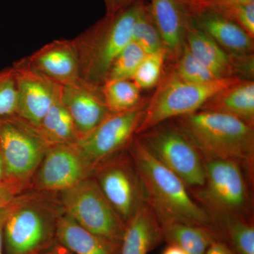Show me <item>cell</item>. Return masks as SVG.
<instances>
[{
    "label": "cell",
    "mask_w": 254,
    "mask_h": 254,
    "mask_svg": "<svg viewBox=\"0 0 254 254\" xmlns=\"http://www.w3.org/2000/svg\"><path fill=\"white\" fill-rule=\"evenodd\" d=\"M127 150L141 177L145 203L160 223L198 225L218 236L208 212L195 201L181 179L157 160L138 137L134 136Z\"/></svg>",
    "instance_id": "1"
},
{
    "label": "cell",
    "mask_w": 254,
    "mask_h": 254,
    "mask_svg": "<svg viewBox=\"0 0 254 254\" xmlns=\"http://www.w3.org/2000/svg\"><path fill=\"white\" fill-rule=\"evenodd\" d=\"M173 120L202 156L235 160L254 174V127L231 115L207 110Z\"/></svg>",
    "instance_id": "2"
},
{
    "label": "cell",
    "mask_w": 254,
    "mask_h": 254,
    "mask_svg": "<svg viewBox=\"0 0 254 254\" xmlns=\"http://www.w3.org/2000/svg\"><path fill=\"white\" fill-rule=\"evenodd\" d=\"M142 1L115 14L105 15L72 39L81 79L103 86L114 60L131 41L132 29Z\"/></svg>",
    "instance_id": "3"
},
{
    "label": "cell",
    "mask_w": 254,
    "mask_h": 254,
    "mask_svg": "<svg viewBox=\"0 0 254 254\" xmlns=\"http://www.w3.org/2000/svg\"><path fill=\"white\" fill-rule=\"evenodd\" d=\"M202 158L204 185L190 193L195 201L208 213L228 214L254 220V174L235 160L205 156Z\"/></svg>",
    "instance_id": "4"
},
{
    "label": "cell",
    "mask_w": 254,
    "mask_h": 254,
    "mask_svg": "<svg viewBox=\"0 0 254 254\" xmlns=\"http://www.w3.org/2000/svg\"><path fill=\"white\" fill-rule=\"evenodd\" d=\"M23 193L14 200L4 230L6 254H36L52 235L64 213L53 193Z\"/></svg>",
    "instance_id": "5"
},
{
    "label": "cell",
    "mask_w": 254,
    "mask_h": 254,
    "mask_svg": "<svg viewBox=\"0 0 254 254\" xmlns=\"http://www.w3.org/2000/svg\"><path fill=\"white\" fill-rule=\"evenodd\" d=\"M240 79L221 78L198 84L182 81L170 70L162 78L153 96L148 98L136 135L164 122L198 111L216 93Z\"/></svg>",
    "instance_id": "6"
},
{
    "label": "cell",
    "mask_w": 254,
    "mask_h": 254,
    "mask_svg": "<svg viewBox=\"0 0 254 254\" xmlns=\"http://www.w3.org/2000/svg\"><path fill=\"white\" fill-rule=\"evenodd\" d=\"M136 136L157 160L181 179L190 193L203 186L205 170L199 150L173 120Z\"/></svg>",
    "instance_id": "7"
},
{
    "label": "cell",
    "mask_w": 254,
    "mask_h": 254,
    "mask_svg": "<svg viewBox=\"0 0 254 254\" xmlns=\"http://www.w3.org/2000/svg\"><path fill=\"white\" fill-rule=\"evenodd\" d=\"M64 213L97 236L120 246L126 224L100 190L92 177L60 193Z\"/></svg>",
    "instance_id": "8"
},
{
    "label": "cell",
    "mask_w": 254,
    "mask_h": 254,
    "mask_svg": "<svg viewBox=\"0 0 254 254\" xmlns=\"http://www.w3.org/2000/svg\"><path fill=\"white\" fill-rule=\"evenodd\" d=\"M50 145L37 127L17 115L0 118V155L4 177L31 185Z\"/></svg>",
    "instance_id": "9"
},
{
    "label": "cell",
    "mask_w": 254,
    "mask_h": 254,
    "mask_svg": "<svg viewBox=\"0 0 254 254\" xmlns=\"http://www.w3.org/2000/svg\"><path fill=\"white\" fill-rule=\"evenodd\" d=\"M91 177L126 225L145 204L141 177L127 149L98 165Z\"/></svg>",
    "instance_id": "10"
},
{
    "label": "cell",
    "mask_w": 254,
    "mask_h": 254,
    "mask_svg": "<svg viewBox=\"0 0 254 254\" xmlns=\"http://www.w3.org/2000/svg\"><path fill=\"white\" fill-rule=\"evenodd\" d=\"M148 98L133 109L110 113L91 133L76 145L94 169L127 149L136 135L144 116Z\"/></svg>",
    "instance_id": "11"
},
{
    "label": "cell",
    "mask_w": 254,
    "mask_h": 254,
    "mask_svg": "<svg viewBox=\"0 0 254 254\" xmlns=\"http://www.w3.org/2000/svg\"><path fill=\"white\" fill-rule=\"evenodd\" d=\"M91 164L76 144L50 145L32 178L35 190L61 193L91 177Z\"/></svg>",
    "instance_id": "12"
},
{
    "label": "cell",
    "mask_w": 254,
    "mask_h": 254,
    "mask_svg": "<svg viewBox=\"0 0 254 254\" xmlns=\"http://www.w3.org/2000/svg\"><path fill=\"white\" fill-rule=\"evenodd\" d=\"M16 86V115L38 127L61 90V85L33 67L27 57L13 64Z\"/></svg>",
    "instance_id": "13"
},
{
    "label": "cell",
    "mask_w": 254,
    "mask_h": 254,
    "mask_svg": "<svg viewBox=\"0 0 254 254\" xmlns=\"http://www.w3.org/2000/svg\"><path fill=\"white\" fill-rule=\"evenodd\" d=\"M61 98L80 138L95 129L110 113L102 86L79 79L62 86Z\"/></svg>",
    "instance_id": "14"
},
{
    "label": "cell",
    "mask_w": 254,
    "mask_h": 254,
    "mask_svg": "<svg viewBox=\"0 0 254 254\" xmlns=\"http://www.w3.org/2000/svg\"><path fill=\"white\" fill-rule=\"evenodd\" d=\"M148 7L168 60L174 63L186 45L190 13L177 0H150Z\"/></svg>",
    "instance_id": "15"
},
{
    "label": "cell",
    "mask_w": 254,
    "mask_h": 254,
    "mask_svg": "<svg viewBox=\"0 0 254 254\" xmlns=\"http://www.w3.org/2000/svg\"><path fill=\"white\" fill-rule=\"evenodd\" d=\"M27 58L33 67L61 86L81 79L79 63L72 40H55Z\"/></svg>",
    "instance_id": "16"
},
{
    "label": "cell",
    "mask_w": 254,
    "mask_h": 254,
    "mask_svg": "<svg viewBox=\"0 0 254 254\" xmlns=\"http://www.w3.org/2000/svg\"><path fill=\"white\" fill-rule=\"evenodd\" d=\"M190 16L193 26L208 35L229 54L254 53V39L229 18L209 11Z\"/></svg>",
    "instance_id": "17"
},
{
    "label": "cell",
    "mask_w": 254,
    "mask_h": 254,
    "mask_svg": "<svg viewBox=\"0 0 254 254\" xmlns=\"http://www.w3.org/2000/svg\"><path fill=\"white\" fill-rule=\"evenodd\" d=\"M163 241L160 222L145 203L127 224L120 254H148Z\"/></svg>",
    "instance_id": "18"
},
{
    "label": "cell",
    "mask_w": 254,
    "mask_h": 254,
    "mask_svg": "<svg viewBox=\"0 0 254 254\" xmlns=\"http://www.w3.org/2000/svg\"><path fill=\"white\" fill-rule=\"evenodd\" d=\"M200 110L231 115L254 127V80H239L216 93Z\"/></svg>",
    "instance_id": "19"
},
{
    "label": "cell",
    "mask_w": 254,
    "mask_h": 254,
    "mask_svg": "<svg viewBox=\"0 0 254 254\" xmlns=\"http://www.w3.org/2000/svg\"><path fill=\"white\" fill-rule=\"evenodd\" d=\"M55 236L73 254H120V246L88 231L64 213L57 222Z\"/></svg>",
    "instance_id": "20"
},
{
    "label": "cell",
    "mask_w": 254,
    "mask_h": 254,
    "mask_svg": "<svg viewBox=\"0 0 254 254\" xmlns=\"http://www.w3.org/2000/svg\"><path fill=\"white\" fill-rule=\"evenodd\" d=\"M186 45L191 54L216 77H235L229 53L208 35L192 25L187 28Z\"/></svg>",
    "instance_id": "21"
},
{
    "label": "cell",
    "mask_w": 254,
    "mask_h": 254,
    "mask_svg": "<svg viewBox=\"0 0 254 254\" xmlns=\"http://www.w3.org/2000/svg\"><path fill=\"white\" fill-rule=\"evenodd\" d=\"M219 240L237 254H254V220L228 214L208 213Z\"/></svg>",
    "instance_id": "22"
},
{
    "label": "cell",
    "mask_w": 254,
    "mask_h": 254,
    "mask_svg": "<svg viewBox=\"0 0 254 254\" xmlns=\"http://www.w3.org/2000/svg\"><path fill=\"white\" fill-rule=\"evenodd\" d=\"M163 241L176 245L189 254H205L210 245L219 240L207 227L179 222H162Z\"/></svg>",
    "instance_id": "23"
},
{
    "label": "cell",
    "mask_w": 254,
    "mask_h": 254,
    "mask_svg": "<svg viewBox=\"0 0 254 254\" xmlns=\"http://www.w3.org/2000/svg\"><path fill=\"white\" fill-rule=\"evenodd\" d=\"M61 91L62 87L54 103L37 128L50 145L76 144L79 136L62 100Z\"/></svg>",
    "instance_id": "24"
},
{
    "label": "cell",
    "mask_w": 254,
    "mask_h": 254,
    "mask_svg": "<svg viewBox=\"0 0 254 254\" xmlns=\"http://www.w3.org/2000/svg\"><path fill=\"white\" fill-rule=\"evenodd\" d=\"M107 106L111 113H121L136 108L144 99L141 90L132 80L106 81L102 86Z\"/></svg>",
    "instance_id": "25"
},
{
    "label": "cell",
    "mask_w": 254,
    "mask_h": 254,
    "mask_svg": "<svg viewBox=\"0 0 254 254\" xmlns=\"http://www.w3.org/2000/svg\"><path fill=\"white\" fill-rule=\"evenodd\" d=\"M131 41L136 43L147 55L164 49L158 30L150 14L148 4L142 1L132 29Z\"/></svg>",
    "instance_id": "26"
},
{
    "label": "cell",
    "mask_w": 254,
    "mask_h": 254,
    "mask_svg": "<svg viewBox=\"0 0 254 254\" xmlns=\"http://www.w3.org/2000/svg\"><path fill=\"white\" fill-rule=\"evenodd\" d=\"M168 61L165 49L145 56L137 68L132 81L142 90H149L158 86L163 77L164 66Z\"/></svg>",
    "instance_id": "27"
},
{
    "label": "cell",
    "mask_w": 254,
    "mask_h": 254,
    "mask_svg": "<svg viewBox=\"0 0 254 254\" xmlns=\"http://www.w3.org/2000/svg\"><path fill=\"white\" fill-rule=\"evenodd\" d=\"M171 70L180 79L188 83L199 84L219 78L191 54L187 45Z\"/></svg>",
    "instance_id": "28"
},
{
    "label": "cell",
    "mask_w": 254,
    "mask_h": 254,
    "mask_svg": "<svg viewBox=\"0 0 254 254\" xmlns=\"http://www.w3.org/2000/svg\"><path fill=\"white\" fill-rule=\"evenodd\" d=\"M146 55L136 43L130 41L114 60L107 81L131 80Z\"/></svg>",
    "instance_id": "29"
},
{
    "label": "cell",
    "mask_w": 254,
    "mask_h": 254,
    "mask_svg": "<svg viewBox=\"0 0 254 254\" xmlns=\"http://www.w3.org/2000/svg\"><path fill=\"white\" fill-rule=\"evenodd\" d=\"M16 86L12 66L0 71V118L16 115Z\"/></svg>",
    "instance_id": "30"
},
{
    "label": "cell",
    "mask_w": 254,
    "mask_h": 254,
    "mask_svg": "<svg viewBox=\"0 0 254 254\" xmlns=\"http://www.w3.org/2000/svg\"><path fill=\"white\" fill-rule=\"evenodd\" d=\"M213 12L236 23L254 39V3L235 5Z\"/></svg>",
    "instance_id": "31"
},
{
    "label": "cell",
    "mask_w": 254,
    "mask_h": 254,
    "mask_svg": "<svg viewBox=\"0 0 254 254\" xmlns=\"http://www.w3.org/2000/svg\"><path fill=\"white\" fill-rule=\"evenodd\" d=\"M254 3V0H193L185 6L190 14L200 11H218L229 6Z\"/></svg>",
    "instance_id": "32"
},
{
    "label": "cell",
    "mask_w": 254,
    "mask_h": 254,
    "mask_svg": "<svg viewBox=\"0 0 254 254\" xmlns=\"http://www.w3.org/2000/svg\"><path fill=\"white\" fill-rule=\"evenodd\" d=\"M30 187L28 184L16 181L12 179L4 178L0 180V209L11 204L20 195Z\"/></svg>",
    "instance_id": "33"
},
{
    "label": "cell",
    "mask_w": 254,
    "mask_h": 254,
    "mask_svg": "<svg viewBox=\"0 0 254 254\" xmlns=\"http://www.w3.org/2000/svg\"><path fill=\"white\" fill-rule=\"evenodd\" d=\"M234 76L242 79L254 80V55L230 54Z\"/></svg>",
    "instance_id": "34"
},
{
    "label": "cell",
    "mask_w": 254,
    "mask_h": 254,
    "mask_svg": "<svg viewBox=\"0 0 254 254\" xmlns=\"http://www.w3.org/2000/svg\"><path fill=\"white\" fill-rule=\"evenodd\" d=\"M103 1L106 7V14H113L128 7L130 5L134 4L139 0H103Z\"/></svg>",
    "instance_id": "35"
},
{
    "label": "cell",
    "mask_w": 254,
    "mask_h": 254,
    "mask_svg": "<svg viewBox=\"0 0 254 254\" xmlns=\"http://www.w3.org/2000/svg\"><path fill=\"white\" fill-rule=\"evenodd\" d=\"M205 254H237L223 241L217 240L214 241L210 245Z\"/></svg>",
    "instance_id": "36"
},
{
    "label": "cell",
    "mask_w": 254,
    "mask_h": 254,
    "mask_svg": "<svg viewBox=\"0 0 254 254\" xmlns=\"http://www.w3.org/2000/svg\"><path fill=\"white\" fill-rule=\"evenodd\" d=\"M5 207L4 208L0 209V254H4V230L5 223L7 220L11 208H12L13 203Z\"/></svg>",
    "instance_id": "37"
},
{
    "label": "cell",
    "mask_w": 254,
    "mask_h": 254,
    "mask_svg": "<svg viewBox=\"0 0 254 254\" xmlns=\"http://www.w3.org/2000/svg\"><path fill=\"white\" fill-rule=\"evenodd\" d=\"M162 254H189L176 245H168Z\"/></svg>",
    "instance_id": "38"
},
{
    "label": "cell",
    "mask_w": 254,
    "mask_h": 254,
    "mask_svg": "<svg viewBox=\"0 0 254 254\" xmlns=\"http://www.w3.org/2000/svg\"><path fill=\"white\" fill-rule=\"evenodd\" d=\"M46 254H73L69 252V251L66 250L65 247L60 245V246H57L54 248L50 250Z\"/></svg>",
    "instance_id": "39"
},
{
    "label": "cell",
    "mask_w": 254,
    "mask_h": 254,
    "mask_svg": "<svg viewBox=\"0 0 254 254\" xmlns=\"http://www.w3.org/2000/svg\"><path fill=\"white\" fill-rule=\"evenodd\" d=\"M4 177V164L1 160V155H0V180Z\"/></svg>",
    "instance_id": "40"
},
{
    "label": "cell",
    "mask_w": 254,
    "mask_h": 254,
    "mask_svg": "<svg viewBox=\"0 0 254 254\" xmlns=\"http://www.w3.org/2000/svg\"><path fill=\"white\" fill-rule=\"evenodd\" d=\"M177 1H180L184 6H186V5L190 4V3L193 0H177Z\"/></svg>",
    "instance_id": "41"
}]
</instances>
